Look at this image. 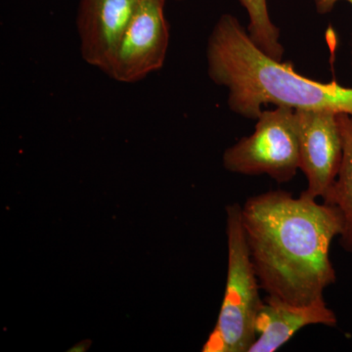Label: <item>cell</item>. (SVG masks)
Masks as SVG:
<instances>
[{"label": "cell", "instance_id": "cell-7", "mask_svg": "<svg viewBox=\"0 0 352 352\" xmlns=\"http://www.w3.org/2000/svg\"><path fill=\"white\" fill-rule=\"evenodd\" d=\"M140 0H80L76 28L82 59L105 73Z\"/></svg>", "mask_w": 352, "mask_h": 352}, {"label": "cell", "instance_id": "cell-12", "mask_svg": "<svg viewBox=\"0 0 352 352\" xmlns=\"http://www.w3.org/2000/svg\"><path fill=\"white\" fill-rule=\"evenodd\" d=\"M177 1H182V0H177Z\"/></svg>", "mask_w": 352, "mask_h": 352}, {"label": "cell", "instance_id": "cell-1", "mask_svg": "<svg viewBox=\"0 0 352 352\" xmlns=\"http://www.w3.org/2000/svg\"><path fill=\"white\" fill-rule=\"evenodd\" d=\"M242 222L254 271L267 296L296 305L324 298L337 279L330 248L344 230L339 208L273 190L245 201Z\"/></svg>", "mask_w": 352, "mask_h": 352}, {"label": "cell", "instance_id": "cell-10", "mask_svg": "<svg viewBox=\"0 0 352 352\" xmlns=\"http://www.w3.org/2000/svg\"><path fill=\"white\" fill-rule=\"evenodd\" d=\"M249 16L248 34L259 50L275 60L282 61L284 46L280 41V30L272 22L267 0H239Z\"/></svg>", "mask_w": 352, "mask_h": 352}, {"label": "cell", "instance_id": "cell-6", "mask_svg": "<svg viewBox=\"0 0 352 352\" xmlns=\"http://www.w3.org/2000/svg\"><path fill=\"white\" fill-rule=\"evenodd\" d=\"M300 170L307 188L300 195L323 200L333 186L342 160V139L338 113L325 110H296Z\"/></svg>", "mask_w": 352, "mask_h": 352}, {"label": "cell", "instance_id": "cell-4", "mask_svg": "<svg viewBox=\"0 0 352 352\" xmlns=\"http://www.w3.org/2000/svg\"><path fill=\"white\" fill-rule=\"evenodd\" d=\"M224 168L243 175H267L278 183L291 182L300 170L296 110L276 107L261 112L256 129L224 152Z\"/></svg>", "mask_w": 352, "mask_h": 352}, {"label": "cell", "instance_id": "cell-5", "mask_svg": "<svg viewBox=\"0 0 352 352\" xmlns=\"http://www.w3.org/2000/svg\"><path fill=\"white\" fill-rule=\"evenodd\" d=\"M166 0H140L105 74L122 83L140 82L163 68L170 28L164 17Z\"/></svg>", "mask_w": 352, "mask_h": 352}, {"label": "cell", "instance_id": "cell-11", "mask_svg": "<svg viewBox=\"0 0 352 352\" xmlns=\"http://www.w3.org/2000/svg\"><path fill=\"white\" fill-rule=\"evenodd\" d=\"M340 1L349 2L352 6V0H314L315 7H316L317 12L319 14L330 13L333 10L336 4ZM351 68H352V51H351Z\"/></svg>", "mask_w": 352, "mask_h": 352}, {"label": "cell", "instance_id": "cell-9", "mask_svg": "<svg viewBox=\"0 0 352 352\" xmlns=\"http://www.w3.org/2000/svg\"><path fill=\"white\" fill-rule=\"evenodd\" d=\"M342 139V160L339 173L323 199L324 203L335 206L344 219V230L340 236L342 249L352 254V117L338 113Z\"/></svg>", "mask_w": 352, "mask_h": 352}, {"label": "cell", "instance_id": "cell-3", "mask_svg": "<svg viewBox=\"0 0 352 352\" xmlns=\"http://www.w3.org/2000/svg\"><path fill=\"white\" fill-rule=\"evenodd\" d=\"M228 268L226 295L217 324L201 351L249 352L256 337V320L264 300L245 241L242 207L226 208Z\"/></svg>", "mask_w": 352, "mask_h": 352}, {"label": "cell", "instance_id": "cell-8", "mask_svg": "<svg viewBox=\"0 0 352 352\" xmlns=\"http://www.w3.org/2000/svg\"><path fill=\"white\" fill-rule=\"evenodd\" d=\"M338 319L324 298L296 305L267 296L256 320V337L249 352H274L309 325L335 327Z\"/></svg>", "mask_w": 352, "mask_h": 352}, {"label": "cell", "instance_id": "cell-2", "mask_svg": "<svg viewBox=\"0 0 352 352\" xmlns=\"http://www.w3.org/2000/svg\"><path fill=\"white\" fill-rule=\"evenodd\" d=\"M207 63L210 80L228 89L229 109L245 119H258L267 104L352 117V87L311 80L268 56L231 14L222 15L208 36Z\"/></svg>", "mask_w": 352, "mask_h": 352}]
</instances>
